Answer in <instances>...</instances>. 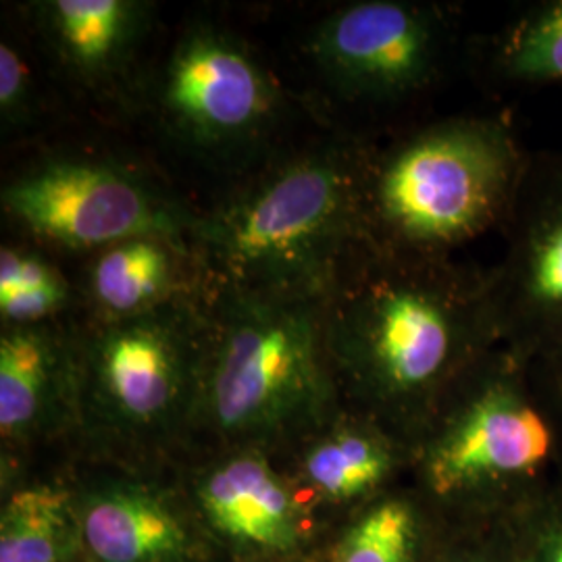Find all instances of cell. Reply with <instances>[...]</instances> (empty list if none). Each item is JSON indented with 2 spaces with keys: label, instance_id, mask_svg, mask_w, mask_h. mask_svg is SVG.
I'll return each mask as SVG.
<instances>
[{
  "label": "cell",
  "instance_id": "obj_1",
  "mask_svg": "<svg viewBox=\"0 0 562 562\" xmlns=\"http://www.w3.org/2000/svg\"><path fill=\"white\" fill-rule=\"evenodd\" d=\"M501 344L485 271L367 246L327 296L344 408L415 442L462 375Z\"/></svg>",
  "mask_w": 562,
  "mask_h": 562
},
{
  "label": "cell",
  "instance_id": "obj_2",
  "mask_svg": "<svg viewBox=\"0 0 562 562\" xmlns=\"http://www.w3.org/2000/svg\"><path fill=\"white\" fill-rule=\"evenodd\" d=\"M446 525L510 522L562 483V423L538 369L503 344L411 443L408 475Z\"/></svg>",
  "mask_w": 562,
  "mask_h": 562
},
{
  "label": "cell",
  "instance_id": "obj_3",
  "mask_svg": "<svg viewBox=\"0 0 562 562\" xmlns=\"http://www.w3.org/2000/svg\"><path fill=\"white\" fill-rule=\"evenodd\" d=\"M327 296L223 288L209 315L194 429L222 450H269L331 422L344 402L327 346Z\"/></svg>",
  "mask_w": 562,
  "mask_h": 562
},
{
  "label": "cell",
  "instance_id": "obj_4",
  "mask_svg": "<svg viewBox=\"0 0 562 562\" xmlns=\"http://www.w3.org/2000/svg\"><path fill=\"white\" fill-rule=\"evenodd\" d=\"M369 155L327 148L285 162L190 225L223 288L327 296L369 246Z\"/></svg>",
  "mask_w": 562,
  "mask_h": 562
},
{
  "label": "cell",
  "instance_id": "obj_5",
  "mask_svg": "<svg viewBox=\"0 0 562 562\" xmlns=\"http://www.w3.org/2000/svg\"><path fill=\"white\" fill-rule=\"evenodd\" d=\"M529 162L506 115H457L415 130L369 157V246L450 259L452 250L503 229Z\"/></svg>",
  "mask_w": 562,
  "mask_h": 562
},
{
  "label": "cell",
  "instance_id": "obj_6",
  "mask_svg": "<svg viewBox=\"0 0 562 562\" xmlns=\"http://www.w3.org/2000/svg\"><path fill=\"white\" fill-rule=\"evenodd\" d=\"M206 341L209 317L181 299L101 319L78 341V425L130 450L194 431Z\"/></svg>",
  "mask_w": 562,
  "mask_h": 562
},
{
  "label": "cell",
  "instance_id": "obj_7",
  "mask_svg": "<svg viewBox=\"0 0 562 562\" xmlns=\"http://www.w3.org/2000/svg\"><path fill=\"white\" fill-rule=\"evenodd\" d=\"M2 209L25 229L74 250H102L138 236L186 241L192 222L134 171L106 161L59 159L2 190Z\"/></svg>",
  "mask_w": 562,
  "mask_h": 562
},
{
  "label": "cell",
  "instance_id": "obj_8",
  "mask_svg": "<svg viewBox=\"0 0 562 562\" xmlns=\"http://www.w3.org/2000/svg\"><path fill=\"white\" fill-rule=\"evenodd\" d=\"M450 42L452 21L443 7L361 0L323 21L311 38V55L344 97L396 102L434 83Z\"/></svg>",
  "mask_w": 562,
  "mask_h": 562
},
{
  "label": "cell",
  "instance_id": "obj_9",
  "mask_svg": "<svg viewBox=\"0 0 562 562\" xmlns=\"http://www.w3.org/2000/svg\"><path fill=\"white\" fill-rule=\"evenodd\" d=\"M485 271L501 344L531 362L562 355V153L531 155Z\"/></svg>",
  "mask_w": 562,
  "mask_h": 562
},
{
  "label": "cell",
  "instance_id": "obj_10",
  "mask_svg": "<svg viewBox=\"0 0 562 562\" xmlns=\"http://www.w3.org/2000/svg\"><path fill=\"white\" fill-rule=\"evenodd\" d=\"M186 501L213 548L236 562L308 552L313 510L267 450H222L192 475Z\"/></svg>",
  "mask_w": 562,
  "mask_h": 562
},
{
  "label": "cell",
  "instance_id": "obj_11",
  "mask_svg": "<svg viewBox=\"0 0 562 562\" xmlns=\"http://www.w3.org/2000/svg\"><path fill=\"white\" fill-rule=\"evenodd\" d=\"M161 106L190 144L225 148L259 136L276 115L278 90L241 42L199 27L178 42L165 67Z\"/></svg>",
  "mask_w": 562,
  "mask_h": 562
},
{
  "label": "cell",
  "instance_id": "obj_12",
  "mask_svg": "<svg viewBox=\"0 0 562 562\" xmlns=\"http://www.w3.org/2000/svg\"><path fill=\"white\" fill-rule=\"evenodd\" d=\"M83 561L209 562L213 543L188 501L132 475H106L76 490Z\"/></svg>",
  "mask_w": 562,
  "mask_h": 562
},
{
  "label": "cell",
  "instance_id": "obj_13",
  "mask_svg": "<svg viewBox=\"0 0 562 562\" xmlns=\"http://www.w3.org/2000/svg\"><path fill=\"white\" fill-rule=\"evenodd\" d=\"M78 425V341L53 323L2 327L0 436L27 448Z\"/></svg>",
  "mask_w": 562,
  "mask_h": 562
},
{
  "label": "cell",
  "instance_id": "obj_14",
  "mask_svg": "<svg viewBox=\"0 0 562 562\" xmlns=\"http://www.w3.org/2000/svg\"><path fill=\"white\" fill-rule=\"evenodd\" d=\"M299 443L290 480L311 510L327 506L340 510L344 519L408 475L411 446L348 408Z\"/></svg>",
  "mask_w": 562,
  "mask_h": 562
},
{
  "label": "cell",
  "instance_id": "obj_15",
  "mask_svg": "<svg viewBox=\"0 0 562 562\" xmlns=\"http://www.w3.org/2000/svg\"><path fill=\"white\" fill-rule=\"evenodd\" d=\"M446 522L404 482L340 519L325 562H425Z\"/></svg>",
  "mask_w": 562,
  "mask_h": 562
},
{
  "label": "cell",
  "instance_id": "obj_16",
  "mask_svg": "<svg viewBox=\"0 0 562 562\" xmlns=\"http://www.w3.org/2000/svg\"><path fill=\"white\" fill-rule=\"evenodd\" d=\"M36 11L59 59L90 81L113 76L130 59L148 15L134 0H50Z\"/></svg>",
  "mask_w": 562,
  "mask_h": 562
},
{
  "label": "cell",
  "instance_id": "obj_17",
  "mask_svg": "<svg viewBox=\"0 0 562 562\" xmlns=\"http://www.w3.org/2000/svg\"><path fill=\"white\" fill-rule=\"evenodd\" d=\"M186 241L138 236L99 250L88 292L101 319H123L180 299Z\"/></svg>",
  "mask_w": 562,
  "mask_h": 562
},
{
  "label": "cell",
  "instance_id": "obj_18",
  "mask_svg": "<svg viewBox=\"0 0 562 562\" xmlns=\"http://www.w3.org/2000/svg\"><path fill=\"white\" fill-rule=\"evenodd\" d=\"M0 562H83L76 487L34 483L13 490L0 513Z\"/></svg>",
  "mask_w": 562,
  "mask_h": 562
},
{
  "label": "cell",
  "instance_id": "obj_19",
  "mask_svg": "<svg viewBox=\"0 0 562 562\" xmlns=\"http://www.w3.org/2000/svg\"><path fill=\"white\" fill-rule=\"evenodd\" d=\"M490 80L508 88L562 83V0L531 2L483 42Z\"/></svg>",
  "mask_w": 562,
  "mask_h": 562
},
{
  "label": "cell",
  "instance_id": "obj_20",
  "mask_svg": "<svg viewBox=\"0 0 562 562\" xmlns=\"http://www.w3.org/2000/svg\"><path fill=\"white\" fill-rule=\"evenodd\" d=\"M71 290L59 271L41 255L9 248L0 252L2 327L53 323L69 304Z\"/></svg>",
  "mask_w": 562,
  "mask_h": 562
},
{
  "label": "cell",
  "instance_id": "obj_21",
  "mask_svg": "<svg viewBox=\"0 0 562 562\" xmlns=\"http://www.w3.org/2000/svg\"><path fill=\"white\" fill-rule=\"evenodd\" d=\"M425 562H519L510 522L446 525Z\"/></svg>",
  "mask_w": 562,
  "mask_h": 562
},
{
  "label": "cell",
  "instance_id": "obj_22",
  "mask_svg": "<svg viewBox=\"0 0 562 562\" xmlns=\"http://www.w3.org/2000/svg\"><path fill=\"white\" fill-rule=\"evenodd\" d=\"M519 562H562V483L510 521Z\"/></svg>",
  "mask_w": 562,
  "mask_h": 562
},
{
  "label": "cell",
  "instance_id": "obj_23",
  "mask_svg": "<svg viewBox=\"0 0 562 562\" xmlns=\"http://www.w3.org/2000/svg\"><path fill=\"white\" fill-rule=\"evenodd\" d=\"M32 97V78L27 65L13 44H0V113L4 123L25 115Z\"/></svg>",
  "mask_w": 562,
  "mask_h": 562
},
{
  "label": "cell",
  "instance_id": "obj_24",
  "mask_svg": "<svg viewBox=\"0 0 562 562\" xmlns=\"http://www.w3.org/2000/svg\"><path fill=\"white\" fill-rule=\"evenodd\" d=\"M533 367L538 369V375H540L543 387L554 404L557 415L562 423V355H557L546 361L533 362Z\"/></svg>",
  "mask_w": 562,
  "mask_h": 562
},
{
  "label": "cell",
  "instance_id": "obj_25",
  "mask_svg": "<svg viewBox=\"0 0 562 562\" xmlns=\"http://www.w3.org/2000/svg\"><path fill=\"white\" fill-rule=\"evenodd\" d=\"M244 562H325V559H319L317 554H294V557H281V559H265V561H244Z\"/></svg>",
  "mask_w": 562,
  "mask_h": 562
}]
</instances>
